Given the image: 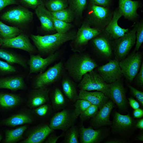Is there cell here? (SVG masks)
<instances>
[{"label": "cell", "instance_id": "603a6c76", "mask_svg": "<svg viewBox=\"0 0 143 143\" xmlns=\"http://www.w3.org/2000/svg\"><path fill=\"white\" fill-rule=\"evenodd\" d=\"M100 34L92 39L93 45L102 56L106 58L110 57L112 55V48L109 37Z\"/></svg>", "mask_w": 143, "mask_h": 143}, {"label": "cell", "instance_id": "f6af8a7d", "mask_svg": "<svg viewBox=\"0 0 143 143\" xmlns=\"http://www.w3.org/2000/svg\"><path fill=\"white\" fill-rule=\"evenodd\" d=\"M25 4L33 9L35 8L38 5L43 4L41 0H21Z\"/></svg>", "mask_w": 143, "mask_h": 143}, {"label": "cell", "instance_id": "277c9868", "mask_svg": "<svg viewBox=\"0 0 143 143\" xmlns=\"http://www.w3.org/2000/svg\"><path fill=\"white\" fill-rule=\"evenodd\" d=\"M77 87L79 90L100 91L108 96L109 84L106 83L98 73L93 70L83 76Z\"/></svg>", "mask_w": 143, "mask_h": 143}, {"label": "cell", "instance_id": "52a82bcc", "mask_svg": "<svg viewBox=\"0 0 143 143\" xmlns=\"http://www.w3.org/2000/svg\"><path fill=\"white\" fill-rule=\"evenodd\" d=\"M101 31L98 28L91 27L87 22L84 23L72 41V50L75 52H81L82 47L86 45L89 41L100 34Z\"/></svg>", "mask_w": 143, "mask_h": 143}, {"label": "cell", "instance_id": "d4e9b609", "mask_svg": "<svg viewBox=\"0 0 143 143\" xmlns=\"http://www.w3.org/2000/svg\"><path fill=\"white\" fill-rule=\"evenodd\" d=\"M26 87V84L21 76H12L0 78V89L16 91L24 90Z\"/></svg>", "mask_w": 143, "mask_h": 143}, {"label": "cell", "instance_id": "6da1fadb", "mask_svg": "<svg viewBox=\"0 0 143 143\" xmlns=\"http://www.w3.org/2000/svg\"><path fill=\"white\" fill-rule=\"evenodd\" d=\"M78 52L69 57L64 67L72 79L79 83L85 74L93 70L98 65L88 54Z\"/></svg>", "mask_w": 143, "mask_h": 143}, {"label": "cell", "instance_id": "83f0119b", "mask_svg": "<svg viewBox=\"0 0 143 143\" xmlns=\"http://www.w3.org/2000/svg\"><path fill=\"white\" fill-rule=\"evenodd\" d=\"M61 86L64 94L70 101L75 102L79 99L76 84L70 78L64 76L62 79Z\"/></svg>", "mask_w": 143, "mask_h": 143}, {"label": "cell", "instance_id": "7a4b0ae2", "mask_svg": "<svg viewBox=\"0 0 143 143\" xmlns=\"http://www.w3.org/2000/svg\"><path fill=\"white\" fill-rule=\"evenodd\" d=\"M75 35L73 33H57L44 36L32 34L31 38L40 53L50 55L56 52L65 42L73 40Z\"/></svg>", "mask_w": 143, "mask_h": 143}, {"label": "cell", "instance_id": "9f6ffc18", "mask_svg": "<svg viewBox=\"0 0 143 143\" xmlns=\"http://www.w3.org/2000/svg\"><path fill=\"white\" fill-rule=\"evenodd\" d=\"M2 139V135L0 134V142Z\"/></svg>", "mask_w": 143, "mask_h": 143}, {"label": "cell", "instance_id": "8fae6325", "mask_svg": "<svg viewBox=\"0 0 143 143\" xmlns=\"http://www.w3.org/2000/svg\"><path fill=\"white\" fill-rule=\"evenodd\" d=\"M109 128L102 127L94 129L92 127L86 128L82 125L79 129L81 143H99L110 135Z\"/></svg>", "mask_w": 143, "mask_h": 143}, {"label": "cell", "instance_id": "2e32d148", "mask_svg": "<svg viewBox=\"0 0 143 143\" xmlns=\"http://www.w3.org/2000/svg\"><path fill=\"white\" fill-rule=\"evenodd\" d=\"M114 106L113 101L109 100L92 118L91 120L92 127L96 129L105 126H111L112 122L110 119V116Z\"/></svg>", "mask_w": 143, "mask_h": 143}, {"label": "cell", "instance_id": "b9f144b4", "mask_svg": "<svg viewBox=\"0 0 143 143\" xmlns=\"http://www.w3.org/2000/svg\"><path fill=\"white\" fill-rule=\"evenodd\" d=\"M16 70L14 66L0 60V74L6 75L12 74L16 72Z\"/></svg>", "mask_w": 143, "mask_h": 143}, {"label": "cell", "instance_id": "9c48e42d", "mask_svg": "<svg viewBox=\"0 0 143 143\" xmlns=\"http://www.w3.org/2000/svg\"><path fill=\"white\" fill-rule=\"evenodd\" d=\"M137 24L123 36L116 40L114 46L115 59L119 61L125 58L135 44Z\"/></svg>", "mask_w": 143, "mask_h": 143}, {"label": "cell", "instance_id": "e575fe53", "mask_svg": "<svg viewBox=\"0 0 143 143\" xmlns=\"http://www.w3.org/2000/svg\"><path fill=\"white\" fill-rule=\"evenodd\" d=\"M68 5L67 0H49L46 3L45 6L49 11L53 12L66 8Z\"/></svg>", "mask_w": 143, "mask_h": 143}, {"label": "cell", "instance_id": "30bf717a", "mask_svg": "<svg viewBox=\"0 0 143 143\" xmlns=\"http://www.w3.org/2000/svg\"><path fill=\"white\" fill-rule=\"evenodd\" d=\"M77 118L74 110L65 109L55 113L51 118L48 126L53 130L59 129L66 132L74 125Z\"/></svg>", "mask_w": 143, "mask_h": 143}, {"label": "cell", "instance_id": "d590c367", "mask_svg": "<svg viewBox=\"0 0 143 143\" xmlns=\"http://www.w3.org/2000/svg\"><path fill=\"white\" fill-rule=\"evenodd\" d=\"M87 4V0H70V8L74 15L78 16H82Z\"/></svg>", "mask_w": 143, "mask_h": 143}, {"label": "cell", "instance_id": "74e56055", "mask_svg": "<svg viewBox=\"0 0 143 143\" xmlns=\"http://www.w3.org/2000/svg\"><path fill=\"white\" fill-rule=\"evenodd\" d=\"M74 111L76 116L78 117L92 104L89 101L83 99H78L75 102Z\"/></svg>", "mask_w": 143, "mask_h": 143}, {"label": "cell", "instance_id": "681fc988", "mask_svg": "<svg viewBox=\"0 0 143 143\" xmlns=\"http://www.w3.org/2000/svg\"><path fill=\"white\" fill-rule=\"evenodd\" d=\"M126 139L123 138H110L105 141L106 143H125L127 142Z\"/></svg>", "mask_w": 143, "mask_h": 143}, {"label": "cell", "instance_id": "ee69618b", "mask_svg": "<svg viewBox=\"0 0 143 143\" xmlns=\"http://www.w3.org/2000/svg\"><path fill=\"white\" fill-rule=\"evenodd\" d=\"M64 133L57 136L52 132L50 134L45 140V143H56L60 137L64 135Z\"/></svg>", "mask_w": 143, "mask_h": 143}, {"label": "cell", "instance_id": "4316f807", "mask_svg": "<svg viewBox=\"0 0 143 143\" xmlns=\"http://www.w3.org/2000/svg\"><path fill=\"white\" fill-rule=\"evenodd\" d=\"M22 101L20 96L9 93H0V108L10 110L18 106Z\"/></svg>", "mask_w": 143, "mask_h": 143}, {"label": "cell", "instance_id": "9a60e30c", "mask_svg": "<svg viewBox=\"0 0 143 143\" xmlns=\"http://www.w3.org/2000/svg\"><path fill=\"white\" fill-rule=\"evenodd\" d=\"M33 13L23 7L11 9L4 13L1 18L7 21L18 24H23L31 20L33 18Z\"/></svg>", "mask_w": 143, "mask_h": 143}, {"label": "cell", "instance_id": "484cf974", "mask_svg": "<svg viewBox=\"0 0 143 143\" xmlns=\"http://www.w3.org/2000/svg\"><path fill=\"white\" fill-rule=\"evenodd\" d=\"M33 120V117L30 113L26 112H22L14 114L3 120L1 123L3 125L14 127L32 123Z\"/></svg>", "mask_w": 143, "mask_h": 143}, {"label": "cell", "instance_id": "816d5d0a", "mask_svg": "<svg viewBox=\"0 0 143 143\" xmlns=\"http://www.w3.org/2000/svg\"><path fill=\"white\" fill-rule=\"evenodd\" d=\"M134 118H141L143 117V109L140 108L134 110L133 113Z\"/></svg>", "mask_w": 143, "mask_h": 143}, {"label": "cell", "instance_id": "4dcf8cb0", "mask_svg": "<svg viewBox=\"0 0 143 143\" xmlns=\"http://www.w3.org/2000/svg\"><path fill=\"white\" fill-rule=\"evenodd\" d=\"M52 108L56 110L64 108L66 104V101L62 92L59 88L53 90L51 95Z\"/></svg>", "mask_w": 143, "mask_h": 143}, {"label": "cell", "instance_id": "4fadbf2b", "mask_svg": "<svg viewBox=\"0 0 143 143\" xmlns=\"http://www.w3.org/2000/svg\"><path fill=\"white\" fill-rule=\"evenodd\" d=\"M97 71L103 80L108 84L120 79L123 75L119 61L116 59L110 60L106 64L98 67Z\"/></svg>", "mask_w": 143, "mask_h": 143}, {"label": "cell", "instance_id": "8d00e7d4", "mask_svg": "<svg viewBox=\"0 0 143 143\" xmlns=\"http://www.w3.org/2000/svg\"><path fill=\"white\" fill-rule=\"evenodd\" d=\"M53 19L55 30L57 33H66L72 27V25L69 23L58 19L53 16Z\"/></svg>", "mask_w": 143, "mask_h": 143}, {"label": "cell", "instance_id": "f35d334b", "mask_svg": "<svg viewBox=\"0 0 143 143\" xmlns=\"http://www.w3.org/2000/svg\"><path fill=\"white\" fill-rule=\"evenodd\" d=\"M99 109L97 106L92 104L79 115L81 120L84 121L93 118L96 115Z\"/></svg>", "mask_w": 143, "mask_h": 143}, {"label": "cell", "instance_id": "ac0fdd59", "mask_svg": "<svg viewBox=\"0 0 143 143\" xmlns=\"http://www.w3.org/2000/svg\"><path fill=\"white\" fill-rule=\"evenodd\" d=\"M54 131L47 124H39L30 130L27 133V138L20 143H42L50 134Z\"/></svg>", "mask_w": 143, "mask_h": 143}, {"label": "cell", "instance_id": "60d3db41", "mask_svg": "<svg viewBox=\"0 0 143 143\" xmlns=\"http://www.w3.org/2000/svg\"><path fill=\"white\" fill-rule=\"evenodd\" d=\"M52 110L51 106L47 103L33 109L34 113L38 116L43 117L50 114Z\"/></svg>", "mask_w": 143, "mask_h": 143}, {"label": "cell", "instance_id": "7c38bea8", "mask_svg": "<svg viewBox=\"0 0 143 143\" xmlns=\"http://www.w3.org/2000/svg\"><path fill=\"white\" fill-rule=\"evenodd\" d=\"M126 93L125 88L120 79L109 84L108 97L121 111H125L127 108Z\"/></svg>", "mask_w": 143, "mask_h": 143}, {"label": "cell", "instance_id": "5b68a950", "mask_svg": "<svg viewBox=\"0 0 143 143\" xmlns=\"http://www.w3.org/2000/svg\"><path fill=\"white\" fill-rule=\"evenodd\" d=\"M64 69L62 61L49 67L43 73L41 72L35 77L33 83L34 89L47 87L56 82L62 75Z\"/></svg>", "mask_w": 143, "mask_h": 143}, {"label": "cell", "instance_id": "f5cc1de1", "mask_svg": "<svg viewBox=\"0 0 143 143\" xmlns=\"http://www.w3.org/2000/svg\"><path fill=\"white\" fill-rule=\"evenodd\" d=\"M135 126L136 128L141 130L143 129V118H141L136 121Z\"/></svg>", "mask_w": 143, "mask_h": 143}, {"label": "cell", "instance_id": "5bb4252c", "mask_svg": "<svg viewBox=\"0 0 143 143\" xmlns=\"http://www.w3.org/2000/svg\"><path fill=\"white\" fill-rule=\"evenodd\" d=\"M60 55V52L56 51L44 58L39 55L30 54V59L27 62L30 68L29 74L42 72L56 60Z\"/></svg>", "mask_w": 143, "mask_h": 143}, {"label": "cell", "instance_id": "8992f818", "mask_svg": "<svg viewBox=\"0 0 143 143\" xmlns=\"http://www.w3.org/2000/svg\"><path fill=\"white\" fill-rule=\"evenodd\" d=\"M142 54L140 52H133L119 61L123 75L128 81L132 82L140 68Z\"/></svg>", "mask_w": 143, "mask_h": 143}, {"label": "cell", "instance_id": "e0dca14e", "mask_svg": "<svg viewBox=\"0 0 143 143\" xmlns=\"http://www.w3.org/2000/svg\"><path fill=\"white\" fill-rule=\"evenodd\" d=\"M2 46L5 47L21 50L33 54L35 51L34 46L30 42L28 37L21 34L9 39H2Z\"/></svg>", "mask_w": 143, "mask_h": 143}, {"label": "cell", "instance_id": "3957f363", "mask_svg": "<svg viewBox=\"0 0 143 143\" xmlns=\"http://www.w3.org/2000/svg\"><path fill=\"white\" fill-rule=\"evenodd\" d=\"M136 121L129 114L123 115L115 111L110 126L111 132L119 135L123 138L129 137L137 129L135 126Z\"/></svg>", "mask_w": 143, "mask_h": 143}, {"label": "cell", "instance_id": "cb8c5ba5", "mask_svg": "<svg viewBox=\"0 0 143 143\" xmlns=\"http://www.w3.org/2000/svg\"><path fill=\"white\" fill-rule=\"evenodd\" d=\"M79 99L86 100L92 104L97 106L100 109L108 100L109 98L102 92L99 91L91 92L79 90Z\"/></svg>", "mask_w": 143, "mask_h": 143}, {"label": "cell", "instance_id": "1f68e13d", "mask_svg": "<svg viewBox=\"0 0 143 143\" xmlns=\"http://www.w3.org/2000/svg\"><path fill=\"white\" fill-rule=\"evenodd\" d=\"M20 32L17 27L7 25L0 21V36L2 38H14L19 35Z\"/></svg>", "mask_w": 143, "mask_h": 143}, {"label": "cell", "instance_id": "f907efd6", "mask_svg": "<svg viewBox=\"0 0 143 143\" xmlns=\"http://www.w3.org/2000/svg\"><path fill=\"white\" fill-rule=\"evenodd\" d=\"M129 104L131 106L134 110L139 108L140 105L138 102L132 97L128 98Z\"/></svg>", "mask_w": 143, "mask_h": 143}, {"label": "cell", "instance_id": "d6986e66", "mask_svg": "<svg viewBox=\"0 0 143 143\" xmlns=\"http://www.w3.org/2000/svg\"><path fill=\"white\" fill-rule=\"evenodd\" d=\"M122 16L118 9L114 12L110 21L105 28V32L109 37L116 40L124 36L129 31L128 29L122 28L118 25V21Z\"/></svg>", "mask_w": 143, "mask_h": 143}, {"label": "cell", "instance_id": "836d02e7", "mask_svg": "<svg viewBox=\"0 0 143 143\" xmlns=\"http://www.w3.org/2000/svg\"><path fill=\"white\" fill-rule=\"evenodd\" d=\"M63 142L79 143V129L75 126H72L66 131Z\"/></svg>", "mask_w": 143, "mask_h": 143}, {"label": "cell", "instance_id": "c3c4849f", "mask_svg": "<svg viewBox=\"0 0 143 143\" xmlns=\"http://www.w3.org/2000/svg\"><path fill=\"white\" fill-rule=\"evenodd\" d=\"M17 3L16 0H0V11L8 6Z\"/></svg>", "mask_w": 143, "mask_h": 143}, {"label": "cell", "instance_id": "7dc6e473", "mask_svg": "<svg viewBox=\"0 0 143 143\" xmlns=\"http://www.w3.org/2000/svg\"><path fill=\"white\" fill-rule=\"evenodd\" d=\"M92 5L108 7L111 2V0H90Z\"/></svg>", "mask_w": 143, "mask_h": 143}, {"label": "cell", "instance_id": "7bdbcfd3", "mask_svg": "<svg viewBox=\"0 0 143 143\" xmlns=\"http://www.w3.org/2000/svg\"><path fill=\"white\" fill-rule=\"evenodd\" d=\"M128 86L132 94L138 101L143 106V92L138 90L129 84H128Z\"/></svg>", "mask_w": 143, "mask_h": 143}, {"label": "cell", "instance_id": "f1b7e54d", "mask_svg": "<svg viewBox=\"0 0 143 143\" xmlns=\"http://www.w3.org/2000/svg\"><path fill=\"white\" fill-rule=\"evenodd\" d=\"M0 58L4 60L11 65L16 64L25 69L28 68L26 62L23 57L15 53L7 50L0 48Z\"/></svg>", "mask_w": 143, "mask_h": 143}, {"label": "cell", "instance_id": "d6a6232c", "mask_svg": "<svg viewBox=\"0 0 143 143\" xmlns=\"http://www.w3.org/2000/svg\"><path fill=\"white\" fill-rule=\"evenodd\" d=\"M51 12L54 17L66 22H71L74 19V14L70 8H66L58 11Z\"/></svg>", "mask_w": 143, "mask_h": 143}, {"label": "cell", "instance_id": "db71d44e", "mask_svg": "<svg viewBox=\"0 0 143 143\" xmlns=\"http://www.w3.org/2000/svg\"><path fill=\"white\" fill-rule=\"evenodd\" d=\"M137 140L141 141H143V133L141 132L138 134L136 137Z\"/></svg>", "mask_w": 143, "mask_h": 143}, {"label": "cell", "instance_id": "ba28073f", "mask_svg": "<svg viewBox=\"0 0 143 143\" xmlns=\"http://www.w3.org/2000/svg\"><path fill=\"white\" fill-rule=\"evenodd\" d=\"M112 15L108 7L91 5L88 14V21L102 30L110 21Z\"/></svg>", "mask_w": 143, "mask_h": 143}, {"label": "cell", "instance_id": "bcb514c9", "mask_svg": "<svg viewBox=\"0 0 143 143\" xmlns=\"http://www.w3.org/2000/svg\"><path fill=\"white\" fill-rule=\"evenodd\" d=\"M137 84L141 86H143V62H142L140 69L136 76Z\"/></svg>", "mask_w": 143, "mask_h": 143}, {"label": "cell", "instance_id": "ab89813d", "mask_svg": "<svg viewBox=\"0 0 143 143\" xmlns=\"http://www.w3.org/2000/svg\"><path fill=\"white\" fill-rule=\"evenodd\" d=\"M143 42V23L141 22L137 24L136 33V45L133 52L138 51Z\"/></svg>", "mask_w": 143, "mask_h": 143}, {"label": "cell", "instance_id": "44dd1931", "mask_svg": "<svg viewBox=\"0 0 143 143\" xmlns=\"http://www.w3.org/2000/svg\"><path fill=\"white\" fill-rule=\"evenodd\" d=\"M35 9V14L40 21L42 29L47 32L55 30L53 16L44 4L38 5Z\"/></svg>", "mask_w": 143, "mask_h": 143}, {"label": "cell", "instance_id": "7402d4cb", "mask_svg": "<svg viewBox=\"0 0 143 143\" xmlns=\"http://www.w3.org/2000/svg\"><path fill=\"white\" fill-rule=\"evenodd\" d=\"M140 6L138 1L119 0L118 9L125 18L132 20L138 16L137 10Z\"/></svg>", "mask_w": 143, "mask_h": 143}, {"label": "cell", "instance_id": "11a10c76", "mask_svg": "<svg viewBox=\"0 0 143 143\" xmlns=\"http://www.w3.org/2000/svg\"><path fill=\"white\" fill-rule=\"evenodd\" d=\"M3 43L2 38L0 37V46L2 45Z\"/></svg>", "mask_w": 143, "mask_h": 143}, {"label": "cell", "instance_id": "f546056e", "mask_svg": "<svg viewBox=\"0 0 143 143\" xmlns=\"http://www.w3.org/2000/svg\"><path fill=\"white\" fill-rule=\"evenodd\" d=\"M27 127V126L23 125L15 129L6 130L3 142L15 143L19 141L22 139L23 134Z\"/></svg>", "mask_w": 143, "mask_h": 143}, {"label": "cell", "instance_id": "ffe728a7", "mask_svg": "<svg viewBox=\"0 0 143 143\" xmlns=\"http://www.w3.org/2000/svg\"><path fill=\"white\" fill-rule=\"evenodd\" d=\"M50 90L47 87L35 89L31 91L27 104L31 109H34L47 103L49 101Z\"/></svg>", "mask_w": 143, "mask_h": 143}]
</instances>
